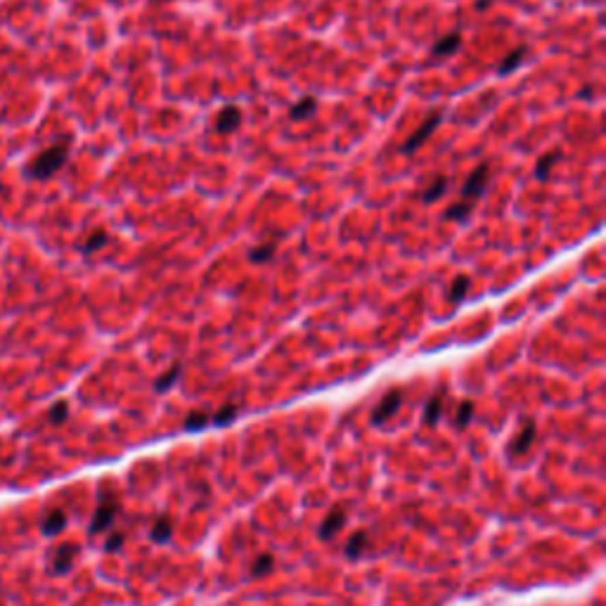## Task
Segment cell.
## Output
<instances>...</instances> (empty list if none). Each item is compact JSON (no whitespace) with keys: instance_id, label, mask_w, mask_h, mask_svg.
<instances>
[{"instance_id":"obj_14","label":"cell","mask_w":606,"mask_h":606,"mask_svg":"<svg viewBox=\"0 0 606 606\" xmlns=\"http://www.w3.org/2000/svg\"><path fill=\"white\" fill-rule=\"evenodd\" d=\"M369 549V533L358 531L351 536V540L346 542V557L348 559H360L365 552Z\"/></svg>"},{"instance_id":"obj_6","label":"cell","mask_w":606,"mask_h":606,"mask_svg":"<svg viewBox=\"0 0 606 606\" xmlns=\"http://www.w3.org/2000/svg\"><path fill=\"white\" fill-rule=\"evenodd\" d=\"M400 403H403V391H400V388H391V391L379 400L377 408L372 410V424H386L388 419L398 412Z\"/></svg>"},{"instance_id":"obj_31","label":"cell","mask_w":606,"mask_h":606,"mask_svg":"<svg viewBox=\"0 0 606 606\" xmlns=\"http://www.w3.org/2000/svg\"><path fill=\"white\" fill-rule=\"evenodd\" d=\"M0 606H3V604H0Z\"/></svg>"},{"instance_id":"obj_26","label":"cell","mask_w":606,"mask_h":606,"mask_svg":"<svg viewBox=\"0 0 606 606\" xmlns=\"http://www.w3.org/2000/svg\"><path fill=\"white\" fill-rule=\"evenodd\" d=\"M239 408L237 405H223L215 414H211V424L215 426H225V424H233L235 417H237Z\"/></svg>"},{"instance_id":"obj_17","label":"cell","mask_w":606,"mask_h":606,"mask_svg":"<svg viewBox=\"0 0 606 606\" xmlns=\"http://www.w3.org/2000/svg\"><path fill=\"white\" fill-rule=\"evenodd\" d=\"M440 414H443V393H436V395H431L429 403H426V408H424V424L436 426L440 419Z\"/></svg>"},{"instance_id":"obj_5","label":"cell","mask_w":606,"mask_h":606,"mask_svg":"<svg viewBox=\"0 0 606 606\" xmlns=\"http://www.w3.org/2000/svg\"><path fill=\"white\" fill-rule=\"evenodd\" d=\"M76 554H79V547L76 545H60L50 552L48 559V573L50 576H64V573L71 571L76 562Z\"/></svg>"},{"instance_id":"obj_8","label":"cell","mask_w":606,"mask_h":606,"mask_svg":"<svg viewBox=\"0 0 606 606\" xmlns=\"http://www.w3.org/2000/svg\"><path fill=\"white\" fill-rule=\"evenodd\" d=\"M242 123V111L239 107L228 105L225 109H220V114L215 116V133H235Z\"/></svg>"},{"instance_id":"obj_16","label":"cell","mask_w":606,"mask_h":606,"mask_svg":"<svg viewBox=\"0 0 606 606\" xmlns=\"http://www.w3.org/2000/svg\"><path fill=\"white\" fill-rule=\"evenodd\" d=\"M476 202H466V199H462V202L457 204H450L448 209H445L443 213V220H457V223H464L466 218H469V213L474 211Z\"/></svg>"},{"instance_id":"obj_27","label":"cell","mask_w":606,"mask_h":606,"mask_svg":"<svg viewBox=\"0 0 606 606\" xmlns=\"http://www.w3.org/2000/svg\"><path fill=\"white\" fill-rule=\"evenodd\" d=\"M66 417H69V403H66V400H57V403H55L53 408H50V412H48L50 424L60 426V424L66 422Z\"/></svg>"},{"instance_id":"obj_11","label":"cell","mask_w":606,"mask_h":606,"mask_svg":"<svg viewBox=\"0 0 606 606\" xmlns=\"http://www.w3.org/2000/svg\"><path fill=\"white\" fill-rule=\"evenodd\" d=\"M460 45H462V34H460V31H453V34L443 36L438 43H434L431 53H434L436 57H450V55L457 53V48H460Z\"/></svg>"},{"instance_id":"obj_1","label":"cell","mask_w":606,"mask_h":606,"mask_svg":"<svg viewBox=\"0 0 606 606\" xmlns=\"http://www.w3.org/2000/svg\"><path fill=\"white\" fill-rule=\"evenodd\" d=\"M66 159H69V140H62L57 145L36 154L29 161V166L24 168V176L29 181H48L64 166Z\"/></svg>"},{"instance_id":"obj_7","label":"cell","mask_w":606,"mask_h":606,"mask_svg":"<svg viewBox=\"0 0 606 606\" xmlns=\"http://www.w3.org/2000/svg\"><path fill=\"white\" fill-rule=\"evenodd\" d=\"M346 521H348V510H346V507H334L330 514H327L325 521L320 523V531H317V536H320L322 540H332V538L337 536L343 526H346Z\"/></svg>"},{"instance_id":"obj_24","label":"cell","mask_w":606,"mask_h":606,"mask_svg":"<svg viewBox=\"0 0 606 606\" xmlns=\"http://www.w3.org/2000/svg\"><path fill=\"white\" fill-rule=\"evenodd\" d=\"M209 424H211V414L199 412V410L189 412L187 419H185V429H187V431H202V429H207Z\"/></svg>"},{"instance_id":"obj_2","label":"cell","mask_w":606,"mask_h":606,"mask_svg":"<svg viewBox=\"0 0 606 606\" xmlns=\"http://www.w3.org/2000/svg\"><path fill=\"white\" fill-rule=\"evenodd\" d=\"M119 500H116L114 492H100V502H97L95 507V514H92V521H90V536H97V533H105L111 528V523H114V518L119 516Z\"/></svg>"},{"instance_id":"obj_20","label":"cell","mask_w":606,"mask_h":606,"mask_svg":"<svg viewBox=\"0 0 606 606\" xmlns=\"http://www.w3.org/2000/svg\"><path fill=\"white\" fill-rule=\"evenodd\" d=\"M559 159H562V152H559V150H552L549 154H545V157H540V161H538V166H536V178H538V181H545Z\"/></svg>"},{"instance_id":"obj_18","label":"cell","mask_w":606,"mask_h":606,"mask_svg":"<svg viewBox=\"0 0 606 606\" xmlns=\"http://www.w3.org/2000/svg\"><path fill=\"white\" fill-rule=\"evenodd\" d=\"M275 249H277V239H273V242H268V244H259V246H254V249H249V261L251 263H268V261H273V256H275Z\"/></svg>"},{"instance_id":"obj_25","label":"cell","mask_w":606,"mask_h":606,"mask_svg":"<svg viewBox=\"0 0 606 606\" xmlns=\"http://www.w3.org/2000/svg\"><path fill=\"white\" fill-rule=\"evenodd\" d=\"M275 566V557L273 554H261L259 559H256L254 564H251V578H261L265 576V573H270Z\"/></svg>"},{"instance_id":"obj_3","label":"cell","mask_w":606,"mask_h":606,"mask_svg":"<svg viewBox=\"0 0 606 606\" xmlns=\"http://www.w3.org/2000/svg\"><path fill=\"white\" fill-rule=\"evenodd\" d=\"M440 119H443V111H440V109H438V111H434V114L426 116L422 126H419L417 131H414L412 135H410L408 140L403 142L400 152H403V154H412V152H417L419 147H422L424 142L431 137V133L436 131V126H438V123H440Z\"/></svg>"},{"instance_id":"obj_23","label":"cell","mask_w":606,"mask_h":606,"mask_svg":"<svg viewBox=\"0 0 606 606\" xmlns=\"http://www.w3.org/2000/svg\"><path fill=\"white\" fill-rule=\"evenodd\" d=\"M469 285H471V280L466 275L455 277V282L450 285V301H453V303H462V301H464L466 291H469Z\"/></svg>"},{"instance_id":"obj_4","label":"cell","mask_w":606,"mask_h":606,"mask_svg":"<svg viewBox=\"0 0 606 606\" xmlns=\"http://www.w3.org/2000/svg\"><path fill=\"white\" fill-rule=\"evenodd\" d=\"M488 181H490V166L488 163H479L474 168V173L469 176V181L462 187V199L466 202H479L488 189Z\"/></svg>"},{"instance_id":"obj_21","label":"cell","mask_w":606,"mask_h":606,"mask_svg":"<svg viewBox=\"0 0 606 606\" xmlns=\"http://www.w3.org/2000/svg\"><path fill=\"white\" fill-rule=\"evenodd\" d=\"M445 192H448V178H445V176H438L434 183H431V187L422 194V202H424V204H431V202H436V199L443 197Z\"/></svg>"},{"instance_id":"obj_19","label":"cell","mask_w":606,"mask_h":606,"mask_svg":"<svg viewBox=\"0 0 606 606\" xmlns=\"http://www.w3.org/2000/svg\"><path fill=\"white\" fill-rule=\"evenodd\" d=\"M171 533H173V523H171V518L161 516V518H159V521L152 526L150 538H152L154 542H159V545H163V542L171 540Z\"/></svg>"},{"instance_id":"obj_30","label":"cell","mask_w":606,"mask_h":606,"mask_svg":"<svg viewBox=\"0 0 606 606\" xmlns=\"http://www.w3.org/2000/svg\"><path fill=\"white\" fill-rule=\"evenodd\" d=\"M490 3H492V0H479V3H476V10H486Z\"/></svg>"},{"instance_id":"obj_9","label":"cell","mask_w":606,"mask_h":606,"mask_svg":"<svg viewBox=\"0 0 606 606\" xmlns=\"http://www.w3.org/2000/svg\"><path fill=\"white\" fill-rule=\"evenodd\" d=\"M536 431H538L536 429V422H526V424H523L521 431L516 434V438L512 440L510 448H507V450H510V455L518 457V455L526 453V450L533 445V440H536Z\"/></svg>"},{"instance_id":"obj_29","label":"cell","mask_w":606,"mask_h":606,"mask_svg":"<svg viewBox=\"0 0 606 606\" xmlns=\"http://www.w3.org/2000/svg\"><path fill=\"white\" fill-rule=\"evenodd\" d=\"M123 540H126V538H123V533H111L109 538H107V542H105V552H116V549H121L123 547Z\"/></svg>"},{"instance_id":"obj_22","label":"cell","mask_w":606,"mask_h":606,"mask_svg":"<svg viewBox=\"0 0 606 606\" xmlns=\"http://www.w3.org/2000/svg\"><path fill=\"white\" fill-rule=\"evenodd\" d=\"M107 242H109V235H107V230H95V233L88 237V242H85L83 246H81V254L83 256H90L95 254L97 249H102Z\"/></svg>"},{"instance_id":"obj_12","label":"cell","mask_w":606,"mask_h":606,"mask_svg":"<svg viewBox=\"0 0 606 606\" xmlns=\"http://www.w3.org/2000/svg\"><path fill=\"white\" fill-rule=\"evenodd\" d=\"M181 377H183V365L181 363H173L171 367H168L166 372H163L161 377L154 382V391H157V393L171 391V388L178 384V379H181Z\"/></svg>"},{"instance_id":"obj_28","label":"cell","mask_w":606,"mask_h":606,"mask_svg":"<svg viewBox=\"0 0 606 606\" xmlns=\"http://www.w3.org/2000/svg\"><path fill=\"white\" fill-rule=\"evenodd\" d=\"M471 417H474V403H471V400H464V403L460 405V410H457L455 422L460 429H464V426L471 422Z\"/></svg>"},{"instance_id":"obj_15","label":"cell","mask_w":606,"mask_h":606,"mask_svg":"<svg viewBox=\"0 0 606 606\" xmlns=\"http://www.w3.org/2000/svg\"><path fill=\"white\" fill-rule=\"evenodd\" d=\"M526 55H528V48H526V45H518L516 50H512V53L507 55V57L502 60L500 64H497V76H507V74H512V71H514L516 66L521 64L523 60H526Z\"/></svg>"},{"instance_id":"obj_10","label":"cell","mask_w":606,"mask_h":606,"mask_svg":"<svg viewBox=\"0 0 606 606\" xmlns=\"http://www.w3.org/2000/svg\"><path fill=\"white\" fill-rule=\"evenodd\" d=\"M64 528H66V514L62 510L48 512V514L43 516V521H40V531H43V536H48V538L60 536Z\"/></svg>"},{"instance_id":"obj_13","label":"cell","mask_w":606,"mask_h":606,"mask_svg":"<svg viewBox=\"0 0 606 606\" xmlns=\"http://www.w3.org/2000/svg\"><path fill=\"white\" fill-rule=\"evenodd\" d=\"M317 111V100L313 95H306L301 97L296 105H291L289 109V119L291 121H301V119H311L313 114Z\"/></svg>"}]
</instances>
